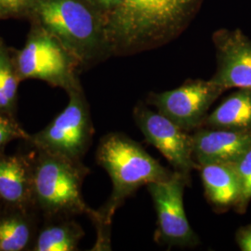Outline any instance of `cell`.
<instances>
[{
	"mask_svg": "<svg viewBox=\"0 0 251 251\" xmlns=\"http://www.w3.org/2000/svg\"><path fill=\"white\" fill-rule=\"evenodd\" d=\"M35 211L0 206V251H31L36 236Z\"/></svg>",
	"mask_w": 251,
	"mask_h": 251,
	"instance_id": "14",
	"label": "cell"
},
{
	"mask_svg": "<svg viewBox=\"0 0 251 251\" xmlns=\"http://www.w3.org/2000/svg\"><path fill=\"white\" fill-rule=\"evenodd\" d=\"M235 240L242 251H251V224L240 227L235 233Z\"/></svg>",
	"mask_w": 251,
	"mask_h": 251,
	"instance_id": "22",
	"label": "cell"
},
{
	"mask_svg": "<svg viewBox=\"0 0 251 251\" xmlns=\"http://www.w3.org/2000/svg\"><path fill=\"white\" fill-rule=\"evenodd\" d=\"M27 20L58 38L82 70L113 57L103 18L90 0H36Z\"/></svg>",
	"mask_w": 251,
	"mask_h": 251,
	"instance_id": "3",
	"label": "cell"
},
{
	"mask_svg": "<svg viewBox=\"0 0 251 251\" xmlns=\"http://www.w3.org/2000/svg\"><path fill=\"white\" fill-rule=\"evenodd\" d=\"M202 126L251 130V89H237L207 115Z\"/></svg>",
	"mask_w": 251,
	"mask_h": 251,
	"instance_id": "15",
	"label": "cell"
},
{
	"mask_svg": "<svg viewBox=\"0 0 251 251\" xmlns=\"http://www.w3.org/2000/svg\"><path fill=\"white\" fill-rule=\"evenodd\" d=\"M133 117L145 140L161 152L174 171L191 179L192 171L198 169L193 154L192 134L145 104L135 106Z\"/></svg>",
	"mask_w": 251,
	"mask_h": 251,
	"instance_id": "9",
	"label": "cell"
},
{
	"mask_svg": "<svg viewBox=\"0 0 251 251\" xmlns=\"http://www.w3.org/2000/svg\"><path fill=\"white\" fill-rule=\"evenodd\" d=\"M233 164L241 188L240 199L234 210L243 214L247 211L251 201V146L240 154Z\"/></svg>",
	"mask_w": 251,
	"mask_h": 251,
	"instance_id": "18",
	"label": "cell"
},
{
	"mask_svg": "<svg viewBox=\"0 0 251 251\" xmlns=\"http://www.w3.org/2000/svg\"><path fill=\"white\" fill-rule=\"evenodd\" d=\"M102 16L103 21L122 7L127 0H90Z\"/></svg>",
	"mask_w": 251,
	"mask_h": 251,
	"instance_id": "21",
	"label": "cell"
},
{
	"mask_svg": "<svg viewBox=\"0 0 251 251\" xmlns=\"http://www.w3.org/2000/svg\"><path fill=\"white\" fill-rule=\"evenodd\" d=\"M0 206L34 209L32 153L0 151Z\"/></svg>",
	"mask_w": 251,
	"mask_h": 251,
	"instance_id": "11",
	"label": "cell"
},
{
	"mask_svg": "<svg viewBox=\"0 0 251 251\" xmlns=\"http://www.w3.org/2000/svg\"><path fill=\"white\" fill-rule=\"evenodd\" d=\"M36 0H0V20L27 19Z\"/></svg>",
	"mask_w": 251,
	"mask_h": 251,
	"instance_id": "20",
	"label": "cell"
},
{
	"mask_svg": "<svg viewBox=\"0 0 251 251\" xmlns=\"http://www.w3.org/2000/svg\"><path fill=\"white\" fill-rule=\"evenodd\" d=\"M21 80L19 78L14 62L12 59L11 49L0 40V112L15 115L18 87Z\"/></svg>",
	"mask_w": 251,
	"mask_h": 251,
	"instance_id": "17",
	"label": "cell"
},
{
	"mask_svg": "<svg viewBox=\"0 0 251 251\" xmlns=\"http://www.w3.org/2000/svg\"><path fill=\"white\" fill-rule=\"evenodd\" d=\"M96 161L107 172L113 188L105 204L90 218L97 229L94 251H109L111 226L117 209L142 186L168 179L172 171L163 167L139 143L120 132H111L100 139Z\"/></svg>",
	"mask_w": 251,
	"mask_h": 251,
	"instance_id": "2",
	"label": "cell"
},
{
	"mask_svg": "<svg viewBox=\"0 0 251 251\" xmlns=\"http://www.w3.org/2000/svg\"><path fill=\"white\" fill-rule=\"evenodd\" d=\"M68 96L66 107L43 129L31 134L26 143L35 149L82 160L94 133L90 106L83 88Z\"/></svg>",
	"mask_w": 251,
	"mask_h": 251,
	"instance_id": "6",
	"label": "cell"
},
{
	"mask_svg": "<svg viewBox=\"0 0 251 251\" xmlns=\"http://www.w3.org/2000/svg\"><path fill=\"white\" fill-rule=\"evenodd\" d=\"M21 82L37 79L67 92L82 89L80 63L62 42L43 27L30 24L26 41L21 50L11 49Z\"/></svg>",
	"mask_w": 251,
	"mask_h": 251,
	"instance_id": "5",
	"label": "cell"
},
{
	"mask_svg": "<svg viewBox=\"0 0 251 251\" xmlns=\"http://www.w3.org/2000/svg\"><path fill=\"white\" fill-rule=\"evenodd\" d=\"M191 179L172 171L166 179L146 185L156 213L155 241L168 247L195 248L200 244L184 209V188Z\"/></svg>",
	"mask_w": 251,
	"mask_h": 251,
	"instance_id": "7",
	"label": "cell"
},
{
	"mask_svg": "<svg viewBox=\"0 0 251 251\" xmlns=\"http://www.w3.org/2000/svg\"><path fill=\"white\" fill-rule=\"evenodd\" d=\"M224 92L210 79H189L177 89L150 93L146 101L190 132L202 127L209 108Z\"/></svg>",
	"mask_w": 251,
	"mask_h": 251,
	"instance_id": "8",
	"label": "cell"
},
{
	"mask_svg": "<svg viewBox=\"0 0 251 251\" xmlns=\"http://www.w3.org/2000/svg\"><path fill=\"white\" fill-rule=\"evenodd\" d=\"M49 224L36 233L33 251H75L85 232L72 218L48 220Z\"/></svg>",
	"mask_w": 251,
	"mask_h": 251,
	"instance_id": "16",
	"label": "cell"
},
{
	"mask_svg": "<svg viewBox=\"0 0 251 251\" xmlns=\"http://www.w3.org/2000/svg\"><path fill=\"white\" fill-rule=\"evenodd\" d=\"M1 39H2V38H1V37H0V40H1Z\"/></svg>",
	"mask_w": 251,
	"mask_h": 251,
	"instance_id": "23",
	"label": "cell"
},
{
	"mask_svg": "<svg viewBox=\"0 0 251 251\" xmlns=\"http://www.w3.org/2000/svg\"><path fill=\"white\" fill-rule=\"evenodd\" d=\"M216 71L210 80L225 91L251 89V39L240 29L223 28L214 32Z\"/></svg>",
	"mask_w": 251,
	"mask_h": 251,
	"instance_id": "10",
	"label": "cell"
},
{
	"mask_svg": "<svg viewBox=\"0 0 251 251\" xmlns=\"http://www.w3.org/2000/svg\"><path fill=\"white\" fill-rule=\"evenodd\" d=\"M204 193L208 204L217 212L237 206L241 188L233 163L214 162L198 165Z\"/></svg>",
	"mask_w": 251,
	"mask_h": 251,
	"instance_id": "13",
	"label": "cell"
},
{
	"mask_svg": "<svg viewBox=\"0 0 251 251\" xmlns=\"http://www.w3.org/2000/svg\"><path fill=\"white\" fill-rule=\"evenodd\" d=\"M31 134L26 132L15 118V115L0 112V151L15 140L27 142Z\"/></svg>",
	"mask_w": 251,
	"mask_h": 251,
	"instance_id": "19",
	"label": "cell"
},
{
	"mask_svg": "<svg viewBox=\"0 0 251 251\" xmlns=\"http://www.w3.org/2000/svg\"><path fill=\"white\" fill-rule=\"evenodd\" d=\"M33 158V200L36 211L47 220L72 218L94 209L82 196L84 179L90 173L82 160L35 149Z\"/></svg>",
	"mask_w": 251,
	"mask_h": 251,
	"instance_id": "4",
	"label": "cell"
},
{
	"mask_svg": "<svg viewBox=\"0 0 251 251\" xmlns=\"http://www.w3.org/2000/svg\"><path fill=\"white\" fill-rule=\"evenodd\" d=\"M203 0H127L104 25L113 56H127L170 43L188 27Z\"/></svg>",
	"mask_w": 251,
	"mask_h": 251,
	"instance_id": "1",
	"label": "cell"
},
{
	"mask_svg": "<svg viewBox=\"0 0 251 251\" xmlns=\"http://www.w3.org/2000/svg\"><path fill=\"white\" fill-rule=\"evenodd\" d=\"M193 136V154L198 165L233 163L251 146V130L202 126Z\"/></svg>",
	"mask_w": 251,
	"mask_h": 251,
	"instance_id": "12",
	"label": "cell"
}]
</instances>
